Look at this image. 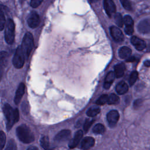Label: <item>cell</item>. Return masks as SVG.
Listing matches in <instances>:
<instances>
[{"label": "cell", "instance_id": "6da1fadb", "mask_svg": "<svg viewBox=\"0 0 150 150\" xmlns=\"http://www.w3.org/2000/svg\"><path fill=\"white\" fill-rule=\"evenodd\" d=\"M3 109L6 119V128L8 130H9L13 124L18 121L19 119V111L18 109H13L8 104H5Z\"/></svg>", "mask_w": 150, "mask_h": 150}, {"label": "cell", "instance_id": "7a4b0ae2", "mask_svg": "<svg viewBox=\"0 0 150 150\" xmlns=\"http://www.w3.org/2000/svg\"><path fill=\"white\" fill-rule=\"evenodd\" d=\"M16 132L18 138L23 143H30L35 139V137L33 132L29 127L25 124L19 125L16 128Z\"/></svg>", "mask_w": 150, "mask_h": 150}, {"label": "cell", "instance_id": "3957f363", "mask_svg": "<svg viewBox=\"0 0 150 150\" xmlns=\"http://www.w3.org/2000/svg\"><path fill=\"white\" fill-rule=\"evenodd\" d=\"M21 47L25 59H28L33 47V39L30 33L28 32L25 35Z\"/></svg>", "mask_w": 150, "mask_h": 150}, {"label": "cell", "instance_id": "277c9868", "mask_svg": "<svg viewBox=\"0 0 150 150\" xmlns=\"http://www.w3.org/2000/svg\"><path fill=\"white\" fill-rule=\"evenodd\" d=\"M15 39V25L13 21L9 19L7 21L5 30V39L6 42L11 45L13 43Z\"/></svg>", "mask_w": 150, "mask_h": 150}, {"label": "cell", "instance_id": "5b68a950", "mask_svg": "<svg viewBox=\"0 0 150 150\" xmlns=\"http://www.w3.org/2000/svg\"><path fill=\"white\" fill-rule=\"evenodd\" d=\"M25 57L22 50L21 47L19 46L15 52L13 58V64L17 69H21L23 67L25 62Z\"/></svg>", "mask_w": 150, "mask_h": 150}, {"label": "cell", "instance_id": "8992f818", "mask_svg": "<svg viewBox=\"0 0 150 150\" xmlns=\"http://www.w3.org/2000/svg\"><path fill=\"white\" fill-rule=\"evenodd\" d=\"M120 118L119 113L116 110L110 111L107 115V120L110 127L115 126Z\"/></svg>", "mask_w": 150, "mask_h": 150}, {"label": "cell", "instance_id": "52a82bcc", "mask_svg": "<svg viewBox=\"0 0 150 150\" xmlns=\"http://www.w3.org/2000/svg\"><path fill=\"white\" fill-rule=\"evenodd\" d=\"M40 23V18L38 14L35 12H32L28 19V24L29 26L31 28H36Z\"/></svg>", "mask_w": 150, "mask_h": 150}, {"label": "cell", "instance_id": "ba28073f", "mask_svg": "<svg viewBox=\"0 0 150 150\" xmlns=\"http://www.w3.org/2000/svg\"><path fill=\"white\" fill-rule=\"evenodd\" d=\"M104 6L107 14L110 17L112 15H115L116 7L112 0H104Z\"/></svg>", "mask_w": 150, "mask_h": 150}, {"label": "cell", "instance_id": "9c48e42d", "mask_svg": "<svg viewBox=\"0 0 150 150\" xmlns=\"http://www.w3.org/2000/svg\"><path fill=\"white\" fill-rule=\"evenodd\" d=\"M138 31L144 34H146L150 32V20L144 19L141 21L138 25Z\"/></svg>", "mask_w": 150, "mask_h": 150}, {"label": "cell", "instance_id": "30bf717a", "mask_svg": "<svg viewBox=\"0 0 150 150\" xmlns=\"http://www.w3.org/2000/svg\"><path fill=\"white\" fill-rule=\"evenodd\" d=\"M110 33L114 40L117 42H121L124 39L122 31L116 26H111L110 28Z\"/></svg>", "mask_w": 150, "mask_h": 150}, {"label": "cell", "instance_id": "8fae6325", "mask_svg": "<svg viewBox=\"0 0 150 150\" xmlns=\"http://www.w3.org/2000/svg\"><path fill=\"white\" fill-rule=\"evenodd\" d=\"M70 135V131L69 129H63L57 133L55 137L54 141L58 142H62L66 141Z\"/></svg>", "mask_w": 150, "mask_h": 150}, {"label": "cell", "instance_id": "7c38bea8", "mask_svg": "<svg viewBox=\"0 0 150 150\" xmlns=\"http://www.w3.org/2000/svg\"><path fill=\"white\" fill-rule=\"evenodd\" d=\"M131 42L138 50H142L146 46V44L143 40L135 36L131 38Z\"/></svg>", "mask_w": 150, "mask_h": 150}, {"label": "cell", "instance_id": "4fadbf2b", "mask_svg": "<svg viewBox=\"0 0 150 150\" xmlns=\"http://www.w3.org/2000/svg\"><path fill=\"white\" fill-rule=\"evenodd\" d=\"M95 144L94 139L90 137L84 138L81 144V147L84 150H88L92 148Z\"/></svg>", "mask_w": 150, "mask_h": 150}, {"label": "cell", "instance_id": "5bb4252c", "mask_svg": "<svg viewBox=\"0 0 150 150\" xmlns=\"http://www.w3.org/2000/svg\"><path fill=\"white\" fill-rule=\"evenodd\" d=\"M25 93V84L23 83H20L19 85L18 89L16 91L15 98H14V102L16 104H18L19 102L21 101L22 97Z\"/></svg>", "mask_w": 150, "mask_h": 150}, {"label": "cell", "instance_id": "9a60e30c", "mask_svg": "<svg viewBox=\"0 0 150 150\" xmlns=\"http://www.w3.org/2000/svg\"><path fill=\"white\" fill-rule=\"evenodd\" d=\"M83 132L81 130H79L78 131H77L76 133L75 134L73 138L69 142V147L70 148H75L78 145L80 141L81 140V139L83 137Z\"/></svg>", "mask_w": 150, "mask_h": 150}, {"label": "cell", "instance_id": "2e32d148", "mask_svg": "<svg viewBox=\"0 0 150 150\" xmlns=\"http://www.w3.org/2000/svg\"><path fill=\"white\" fill-rule=\"evenodd\" d=\"M115 77V76L113 71H110L108 73V74L105 77V82L104 84V87L105 89H108L110 88L112 82L114 81Z\"/></svg>", "mask_w": 150, "mask_h": 150}, {"label": "cell", "instance_id": "e0dca14e", "mask_svg": "<svg viewBox=\"0 0 150 150\" xmlns=\"http://www.w3.org/2000/svg\"><path fill=\"white\" fill-rule=\"evenodd\" d=\"M118 54L119 56L121 59H128L129 57H131V50L127 46H123L120 49Z\"/></svg>", "mask_w": 150, "mask_h": 150}, {"label": "cell", "instance_id": "ac0fdd59", "mask_svg": "<svg viewBox=\"0 0 150 150\" xmlns=\"http://www.w3.org/2000/svg\"><path fill=\"white\" fill-rule=\"evenodd\" d=\"M128 90V84L124 81L120 82L116 86V91L119 94H124Z\"/></svg>", "mask_w": 150, "mask_h": 150}, {"label": "cell", "instance_id": "d6986e66", "mask_svg": "<svg viewBox=\"0 0 150 150\" xmlns=\"http://www.w3.org/2000/svg\"><path fill=\"white\" fill-rule=\"evenodd\" d=\"M125 70V65L123 64H117L114 67V74L116 77L119 78L123 76Z\"/></svg>", "mask_w": 150, "mask_h": 150}, {"label": "cell", "instance_id": "ffe728a7", "mask_svg": "<svg viewBox=\"0 0 150 150\" xmlns=\"http://www.w3.org/2000/svg\"><path fill=\"white\" fill-rule=\"evenodd\" d=\"M40 144L42 147L45 150H52V148L50 147L49 139L47 136H43L42 137L40 140Z\"/></svg>", "mask_w": 150, "mask_h": 150}, {"label": "cell", "instance_id": "44dd1931", "mask_svg": "<svg viewBox=\"0 0 150 150\" xmlns=\"http://www.w3.org/2000/svg\"><path fill=\"white\" fill-rule=\"evenodd\" d=\"M8 60V53L5 51L0 52V67L4 68L6 63Z\"/></svg>", "mask_w": 150, "mask_h": 150}, {"label": "cell", "instance_id": "7402d4cb", "mask_svg": "<svg viewBox=\"0 0 150 150\" xmlns=\"http://www.w3.org/2000/svg\"><path fill=\"white\" fill-rule=\"evenodd\" d=\"M100 112V109L98 107H91L90 108H89L86 114L88 117H94L96 115H97L98 114H99V112Z\"/></svg>", "mask_w": 150, "mask_h": 150}, {"label": "cell", "instance_id": "603a6c76", "mask_svg": "<svg viewBox=\"0 0 150 150\" xmlns=\"http://www.w3.org/2000/svg\"><path fill=\"white\" fill-rule=\"evenodd\" d=\"M93 131V132L95 134H102L105 131V128L103 124H97L94 127Z\"/></svg>", "mask_w": 150, "mask_h": 150}, {"label": "cell", "instance_id": "cb8c5ba5", "mask_svg": "<svg viewBox=\"0 0 150 150\" xmlns=\"http://www.w3.org/2000/svg\"><path fill=\"white\" fill-rule=\"evenodd\" d=\"M119 102V97L115 94H111L108 98L107 103L108 104H114Z\"/></svg>", "mask_w": 150, "mask_h": 150}, {"label": "cell", "instance_id": "d4e9b609", "mask_svg": "<svg viewBox=\"0 0 150 150\" xmlns=\"http://www.w3.org/2000/svg\"><path fill=\"white\" fill-rule=\"evenodd\" d=\"M114 19H115V22L116 24L118 26L121 27L123 26L124 21H123V18L120 13H115L114 15Z\"/></svg>", "mask_w": 150, "mask_h": 150}, {"label": "cell", "instance_id": "484cf974", "mask_svg": "<svg viewBox=\"0 0 150 150\" xmlns=\"http://www.w3.org/2000/svg\"><path fill=\"white\" fill-rule=\"evenodd\" d=\"M108 96L106 94H103L101 95L97 100L96 103L98 105H104L108 101Z\"/></svg>", "mask_w": 150, "mask_h": 150}, {"label": "cell", "instance_id": "4316f807", "mask_svg": "<svg viewBox=\"0 0 150 150\" xmlns=\"http://www.w3.org/2000/svg\"><path fill=\"white\" fill-rule=\"evenodd\" d=\"M138 74L137 71H134L131 73L129 76V83L130 86H132L135 83L136 80L138 79Z\"/></svg>", "mask_w": 150, "mask_h": 150}, {"label": "cell", "instance_id": "83f0119b", "mask_svg": "<svg viewBox=\"0 0 150 150\" xmlns=\"http://www.w3.org/2000/svg\"><path fill=\"white\" fill-rule=\"evenodd\" d=\"M123 21H124V23L125 24V26H133L134 21L132 20V18L129 15H126L125 16H124Z\"/></svg>", "mask_w": 150, "mask_h": 150}, {"label": "cell", "instance_id": "f1b7e54d", "mask_svg": "<svg viewBox=\"0 0 150 150\" xmlns=\"http://www.w3.org/2000/svg\"><path fill=\"white\" fill-rule=\"evenodd\" d=\"M5 150H17L16 144L13 139H12L8 142Z\"/></svg>", "mask_w": 150, "mask_h": 150}, {"label": "cell", "instance_id": "f546056e", "mask_svg": "<svg viewBox=\"0 0 150 150\" xmlns=\"http://www.w3.org/2000/svg\"><path fill=\"white\" fill-rule=\"evenodd\" d=\"M6 142V136L2 131H0V150H2Z\"/></svg>", "mask_w": 150, "mask_h": 150}, {"label": "cell", "instance_id": "4dcf8cb0", "mask_svg": "<svg viewBox=\"0 0 150 150\" xmlns=\"http://www.w3.org/2000/svg\"><path fill=\"white\" fill-rule=\"evenodd\" d=\"M5 23V15L3 11L0 9V30H2L4 28Z\"/></svg>", "mask_w": 150, "mask_h": 150}, {"label": "cell", "instance_id": "1f68e13d", "mask_svg": "<svg viewBox=\"0 0 150 150\" xmlns=\"http://www.w3.org/2000/svg\"><path fill=\"white\" fill-rule=\"evenodd\" d=\"M122 6L128 11L132 10V5L129 0H120Z\"/></svg>", "mask_w": 150, "mask_h": 150}, {"label": "cell", "instance_id": "d6a6232c", "mask_svg": "<svg viewBox=\"0 0 150 150\" xmlns=\"http://www.w3.org/2000/svg\"><path fill=\"white\" fill-rule=\"evenodd\" d=\"M93 121H94V120H88V119L86 120L84 124V129L85 131L87 132L88 130V129L90 128V127L93 123Z\"/></svg>", "mask_w": 150, "mask_h": 150}, {"label": "cell", "instance_id": "836d02e7", "mask_svg": "<svg viewBox=\"0 0 150 150\" xmlns=\"http://www.w3.org/2000/svg\"><path fill=\"white\" fill-rule=\"evenodd\" d=\"M43 0H32L30 2V5L32 8L38 7L42 2Z\"/></svg>", "mask_w": 150, "mask_h": 150}, {"label": "cell", "instance_id": "e575fe53", "mask_svg": "<svg viewBox=\"0 0 150 150\" xmlns=\"http://www.w3.org/2000/svg\"><path fill=\"white\" fill-rule=\"evenodd\" d=\"M125 32L129 35H131L134 32V29H133V26H127L125 28Z\"/></svg>", "mask_w": 150, "mask_h": 150}, {"label": "cell", "instance_id": "d590c367", "mask_svg": "<svg viewBox=\"0 0 150 150\" xmlns=\"http://www.w3.org/2000/svg\"><path fill=\"white\" fill-rule=\"evenodd\" d=\"M142 100H141V99H138V100H137L134 102V107L135 108H138V107H140V105L142 104Z\"/></svg>", "mask_w": 150, "mask_h": 150}, {"label": "cell", "instance_id": "8d00e7d4", "mask_svg": "<svg viewBox=\"0 0 150 150\" xmlns=\"http://www.w3.org/2000/svg\"><path fill=\"white\" fill-rule=\"evenodd\" d=\"M27 150H38V149L37 147L32 146H30L29 148H28L27 149Z\"/></svg>", "mask_w": 150, "mask_h": 150}, {"label": "cell", "instance_id": "74e56055", "mask_svg": "<svg viewBox=\"0 0 150 150\" xmlns=\"http://www.w3.org/2000/svg\"><path fill=\"white\" fill-rule=\"evenodd\" d=\"M144 64L146 67H150V60H146L144 62Z\"/></svg>", "mask_w": 150, "mask_h": 150}, {"label": "cell", "instance_id": "f35d334b", "mask_svg": "<svg viewBox=\"0 0 150 150\" xmlns=\"http://www.w3.org/2000/svg\"><path fill=\"white\" fill-rule=\"evenodd\" d=\"M3 69L4 68L0 67V81H1V79L2 78V74H3Z\"/></svg>", "mask_w": 150, "mask_h": 150}, {"label": "cell", "instance_id": "ab89813d", "mask_svg": "<svg viewBox=\"0 0 150 150\" xmlns=\"http://www.w3.org/2000/svg\"><path fill=\"white\" fill-rule=\"evenodd\" d=\"M135 60V58L133 57H129L128 59H127V62H131V61H134Z\"/></svg>", "mask_w": 150, "mask_h": 150}, {"label": "cell", "instance_id": "60d3db41", "mask_svg": "<svg viewBox=\"0 0 150 150\" xmlns=\"http://www.w3.org/2000/svg\"><path fill=\"white\" fill-rule=\"evenodd\" d=\"M91 1H97V0H91Z\"/></svg>", "mask_w": 150, "mask_h": 150}]
</instances>
